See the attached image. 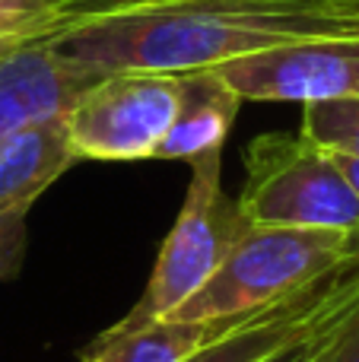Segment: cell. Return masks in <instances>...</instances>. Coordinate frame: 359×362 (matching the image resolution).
<instances>
[{
	"instance_id": "2e32d148",
	"label": "cell",
	"mask_w": 359,
	"mask_h": 362,
	"mask_svg": "<svg viewBox=\"0 0 359 362\" xmlns=\"http://www.w3.org/2000/svg\"><path fill=\"white\" fill-rule=\"evenodd\" d=\"M322 362H359V308L337 327Z\"/></svg>"
},
{
	"instance_id": "7a4b0ae2",
	"label": "cell",
	"mask_w": 359,
	"mask_h": 362,
	"mask_svg": "<svg viewBox=\"0 0 359 362\" xmlns=\"http://www.w3.org/2000/svg\"><path fill=\"white\" fill-rule=\"evenodd\" d=\"M359 255V235L328 229L248 226L213 276L169 318L210 321L254 312L299 293Z\"/></svg>"
},
{
	"instance_id": "277c9868",
	"label": "cell",
	"mask_w": 359,
	"mask_h": 362,
	"mask_svg": "<svg viewBox=\"0 0 359 362\" xmlns=\"http://www.w3.org/2000/svg\"><path fill=\"white\" fill-rule=\"evenodd\" d=\"M182 105V74L118 70L95 80L64 115L76 159L143 163L156 159Z\"/></svg>"
},
{
	"instance_id": "ac0fdd59",
	"label": "cell",
	"mask_w": 359,
	"mask_h": 362,
	"mask_svg": "<svg viewBox=\"0 0 359 362\" xmlns=\"http://www.w3.org/2000/svg\"><path fill=\"white\" fill-rule=\"evenodd\" d=\"M13 42H19V38H0V54H4V51H6V48H10V45H13Z\"/></svg>"
},
{
	"instance_id": "e0dca14e",
	"label": "cell",
	"mask_w": 359,
	"mask_h": 362,
	"mask_svg": "<svg viewBox=\"0 0 359 362\" xmlns=\"http://www.w3.org/2000/svg\"><path fill=\"white\" fill-rule=\"evenodd\" d=\"M331 156H334V163L341 165L343 178H347V185L353 187V194H356V200H359V159H353V156H337V153H331Z\"/></svg>"
},
{
	"instance_id": "8fae6325",
	"label": "cell",
	"mask_w": 359,
	"mask_h": 362,
	"mask_svg": "<svg viewBox=\"0 0 359 362\" xmlns=\"http://www.w3.org/2000/svg\"><path fill=\"white\" fill-rule=\"evenodd\" d=\"M299 134L315 146H322L324 153L359 159V99H331L302 105Z\"/></svg>"
},
{
	"instance_id": "30bf717a",
	"label": "cell",
	"mask_w": 359,
	"mask_h": 362,
	"mask_svg": "<svg viewBox=\"0 0 359 362\" xmlns=\"http://www.w3.org/2000/svg\"><path fill=\"white\" fill-rule=\"evenodd\" d=\"M233 318H210V321H178L163 318L127 337L108 340V344H89L80 353L83 362H184L197 353L210 337L229 327Z\"/></svg>"
},
{
	"instance_id": "3957f363",
	"label": "cell",
	"mask_w": 359,
	"mask_h": 362,
	"mask_svg": "<svg viewBox=\"0 0 359 362\" xmlns=\"http://www.w3.org/2000/svg\"><path fill=\"white\" fill-rule=\"evenodd\" d=\"M242 216L252 226L359 235V200L331 153L302 134H261L245 146Z\"/></svg>"
},
{
	"instance_id": "6da1fadb",
	"label": "cell",
	"mask_w": 359,
	"mask_h": 362,
	"mask_svg": "<svg viewBox=\"0 0 359 362\" xmlns=\"http://www.w3.org/2000/svg\"><path fill=\"white\" fill-rule=\"evenodd\" d=\"M248 226L252 223L242 216L239 204L223 191V153H210L191 163L188 194L159 248L146 289L131 305V312L105 327L93 344L127 337L178 312L220 270V264L248 232Z\"/></svg>"
},
{
	"instance_id": "9a60e30c",
	"label": "cell",
	"mask_w": 359,
	"mask_h": 362,
	"mask_svg": "<svg viewBox=\"0 0 359 362\" xmlns=\"http://www.w3.org/2000/svg\"><path fill=\"white\" fill-rule=\"evenodd\" d=\"M51 0H0V38H38Z\"/></svg>"
},
{
	"instance_id": "9c48e42d",
	"label": "cell",
	"mask_w": 359,
	"mask_h": 362,
	"mask_svg": "<svg viewBox=\"0 0 359 362\" xmlns=\"http://www.w3.org/2000/svg\"><path fill=\"white\" fill-rule=\"evenodd\" d=\"M76 163L80 159L67 144L64 118L13 131L0 144V210H32V204Z\"/></svg>"
},
{
	"instance_id": "7c38bea8",
	"label": "cell",
	"mask_w": 359,
	"mask_h": 362,
	"mask_svg": "<svg viewBox=\"0 0 359 362\" xmlns=\"http://www.w3.org/2000/svg\"><path fill=\"white\" fill-rule=\"evenodd\" d=\"M159 4H178V0H51L48 23L51 29H64L73 23H86L95 16L121 10H137V6H159Z\"/></svg>"
},
{
	"instance_id": "4fadbf2b",
	"label": "cell",
	"mask_w": 359,
	"mask_h": 362,
	"mask_svg": "<svg viewBox=\"0 0 359 362\" xmlns=\"http://www.w3.org/2000/svg\"><path fill=\"white\" fill-rule=\"evenodd\" d=\"M356 308H359V305H356ZM356 308H350L347 315H337V318H331V321H324V325L312 327V331L299 334V337L286 340L283 346H277L273 353H267V356L261 359V362H322L324 350H328V344L334 340L337 327H341L343 321H347L350 315L356 312Z\"/></svg>"
},
{
	"instance_id": "5bb4252c",
	"label": "cell",
	"mask_w": 359,
	"mask_h": 362,
	"mask_svg": "<svg viewBox=\"0 0 359 362\" xmlns=\"http://www.w3.org/2000/svg\"><path fill=\"white\" fill-rule=\"evenodd\" d=\"M25 245H29V210L23 206L0 210V283L13 280L23 270Z\"/></svg>"
},
{
	"instance_id": "ba28073f",
	"label": "cell",
	"mask_w": 359,
	"mask_h": 362,
	"mask_svg": "<svg viewBox=\"0 0 359 362\" xmlns=\"http://www.w3.org/2000/svg\"><path fill=\"white\" fill-rule=\"evenodd\" d=\"M239 108L242 99L213 70L182 74V105L165 140L159 144L156 159L191 165L201 156L223 153V144L239 118Z\"/></svg>"
},
{
	"instance_id": "8992f818",
	"label": "cell",
	"mask_w": 359,
	"mask_h": 362,
	"mask_svg": "<svg viewBox=\"0 0 359 362\" xmlns=\"http://www.w3.org/2000/svg\"><path fill=\"white\" fill-rule=\"evenodd\" d=\"M359 305V255L299 293L245 312L184 362H261L286 340Z\"/></svg>"
},
{
	"instance_id": "5b68a950",
	"label": "cell",
	"mask_w": 359,
	"mask_h": 362,
	"mask_svg": "<svg viewBox=\"0 0 359 362\" xmlns=\"http://www.w3.org/2000/svg\"><path fill=\"white\" fill-rule=\"evenodd\" d=\"M242 102L359 99V42H305L207 67Z\"/></svg>"
},
{
	"instance_id": "52a82bcc",
	"label": "cell",
	"mask_w": 359,
	"mask_h": 362,
	"mask_svg": "<svg viewBox=\"0 0 359 362\" xmlns=\"http://www.w3.org/2000/svg\"><path fill=\"white\" fill-rule=\"evenodd\" d=\"M102 76L64 57L45 35L13 42L0 54V144L25 124L64 118Z\"/></svg>"
}]
</instances>
